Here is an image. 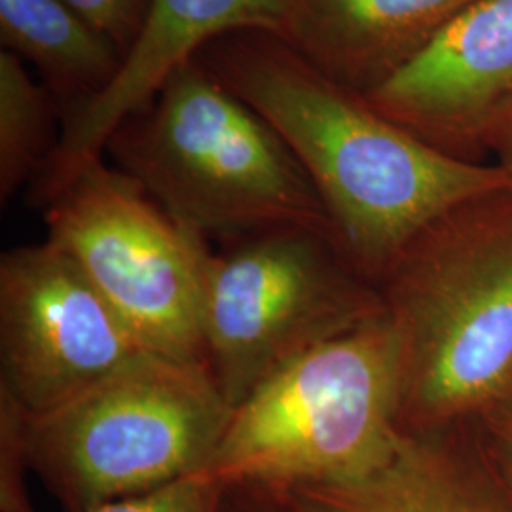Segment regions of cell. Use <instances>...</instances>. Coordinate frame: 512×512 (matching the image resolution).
<instances>
[{
	"mask_svg": "<svg viewBox=\"0 0 512 512\" xmlns=\"http://www.w3.org/2000/svg\"><path fill=\"white\" fill-rule=\"evenodd\" d=\"M198 59L285 139L340 245L376 287L435 220L512 186L503 167L450 156L385 118L285 38L232 33L205 46Z\"/></svg>",
	"mask_w": 512,
	"mask_h": 512,
	"instance_id": "cell-1",
	"label": "cell"
},
{
	"mask_svg": "<svg viewBox=\"0 0 512 512\" xmlns=\"http://www.w3.org/2000/svg\"><path fill=\"white\" fill-rule=\"evenodd\" d=\"M399 346V429L475 421L512 395V186L412 239L378 285Z\"/></svg>",
	"mask_w": 512,
	"mask_h": 512,
	"instance_id": "cell-2",
	"label": "cell"
},
{
	"mask_svg": "<svg viewBox=\"0 0 512 512\" xmlns=\"http://www.w3.org/2000/svg\"><path fill=\"white\" fill-rule=\"evenodd\" d=\"M105 152L205 239L226 243L287 226L332 230L285 139L198 57L112 133Z\"/></svg>",
	"mask_w": 512,
	"mask_h": 512,
	"instance_id": "cell-3",
	"label": "cell"
},
{
	"mask_svg": "<svg viewBox=\"0 0 512 512\" xmlns=\"http://www.w3.org/2000/svg\"><path fill=\"white\" fill-rule=\"evenodd\" d=\"M399 435V346L385 311L306 351L232 410L207 475L285 490L361 478Z\"/></svg>",
	"mask_w": 512,
	"mask_h": 512,
	"instance_id": "cell-4",
	"label": "cell"
},
{
	"mask_svg": "<svg viewBox=\"0 0 512 512\" xmlns=\"http://www.w3.org/2000/svg\"><path fill=\"white\" fill-rule=\"evenodd\" d=\"M207 366L141 351L54 410L31 416V467L65 512L207 471L232 416Z\"/></svg>",
	"mask_w": 512,
	"mask_h": 512,
	"instance_id": "cell-5",
	"label": "cell"
},
{
	"mask_svg": "<svg viewBox=\"0 0 512 512\" xmlns=\"http://www.w3.org/2000/svg\"><path fill=\"white\" fill-rule=\"evenodd\" d=\"M384 311L334 230L287 226L226 241L203 272L205 363L232 408L306 351Z\"/></svg>",
	"mask_w": 512,
	"mask_h": 512,
	"instance_id": "cell-6",
	"label": "cell"
},
{
	"mask_svg": "<svg viewBox=\"0 0 512 512\" xmlns=\"http://www.w3.org/2000/svg\"><path fill=\"white\" fill-rule=\"evenodd\" d=\"M42 213L48 239L73 256L143 351L207 366L202 298L209 239L103 158Z\"/></svg>",
	"mask_w": 512,
	"mask_h": 512,
	"instance_id": "cell-7",
	"label": "cell"
},
{
	"mask_svg": "<svg viewBox=\"0 0 512 512\" xmlns=\"http://www.w3.org/2000/svg\"><path fill=\"white\" fill-rule=\"evenodd\" d=\"M143 349L54 241L0 258V385L40 416L67 403Z\"/></svg>",
	"mask_w": 512,
	"mask_h": 512,
	"instance_id": "cell-8",
	"label": "cell"
},
{
	"mask_svg": "<svg viewBox=\"0 0 512 512\" xmlns=\"http://www.w3.org/2000/svg\"><path fill=\"white\" fill-rule=\"evenodd\" d=\"M293 14L294 0H147L141 29L109 88L63 112L57 147L27 188L29 203L44 211L82 169L103 158L112 133L213 40L241 31L287 38Z\"/></svg>",
	"mask_w": 512,
	"mask_h": 512,
	"instance_id": "cell-9",
	"label": "cell"
},
{
	"mask_svg": "<svg viewBox=\"0 0 512 512\" xmlns=\"http://www.w3.org/2000/svg\"><path fill=\"white\" fill-rule=\"evenodd\" d=\"M365 97L431 147L476 162L512 99V0H478Z\"/></svg>",
	"mask_w": 512,
	"mask_h": 512,
	"instance_id": "cell-10",
	"label": "cell"
},
{
	"mask_svg": "<svg viewBox=\"0 0 512 512\" xmlns=\"http://www.w3.org/2000/svg\"><path fill=\"white\" fill-rule=\"evenodd\" d=\"M471 425L399 429L387 458L365 476L277 492L294 512H512Z\"/></svg>",
	"mask_w": 512,
	"mask_h": 512,
	"instance_id": "cell-11",
	"label": "cell"
},
{
	"mask_svg": "<svg viewBox=\"0 0 512 512\" xmlns=\"http://www.w3.org/2000/svg\"><path fill=\"white\" fill-rule=\"evenodd\" d=\"M478 0H294L287 42L355 92L380 86Z\"/></svg>",
	"mask_w": 512,
	"mask_h": 512,
	"instance_id": "cell-12",
	"label": "cell"
},
{
	"mask_svg": "<svg viewBox=\"0 0 512 512\" xmlns=\"http://www.w3.org/2000/svg\"><path fill=\"white\" fill-rule=\"evenodd\" d=\"M0 44L37 71L61 112L105 92L124 63L116 42L63 0H0Z\"/></svg>",
	"mask_w": 512,
	"mask_h": 512,
	"instance_id": "cell-13",
	"label": "cell"
},
{
	"mask_svg": "<svg viewBox=\"0 0 512 512\" xmlns=\"http://www.w3.org/2000/svg\"><path fill=\"white\" fill-rule=\"evenodd\" d=\"M61 105L25 63L0 52V200L31 186L48 164L61 133Z\"/></svg>",
	"mask_w": 512,
	"mask_h": 512,
	"instance_id": "cell-14",
	"label": "cell"
},
{
	"mask_svg": "<svg viewBox=\"0 0 512 512\" xmlns=\"http://www.w3.org/2000/svg\"><path fill=\"white\" fill-rule=\"evenodd\" d=\"M29 412L0 385V512H37L27 490Z\"/></svg>",
	"mask_w": 512,
	"mask_h": 512,
	"instance_id": "cell-15",
	"label": "cell"
},
{
	"mask_svg": "<svg viewBox=\"0 0 512 512\" xmlns=\"http://www.w3.org/2000/svg\"><path fill=\"white\" fill-rule=\"evenodd\" d=\"M222 494L224 486L203 471L145 494L110 501L92 512H220Z\"/></svg>",
	"mask_w": 512,
	"mask_h": 512,
	"instance_id": "cell-16",
	"label": "cell"
},
{
	"mask_svg": "<svg viewBox=\"0 0 512 512\" xmlns=\"http://www.w3.org/2000/svg\"><path fill=\"white\" fill-rule=\"evenodd\" d=\"M128 54L145 18L147 0H63Z\"/></svg>",
	"mask_w": 512,
	"mask_h": 512,
	"instance_id": "cell-17",
	"label": "cell"
},
{
	"mask_svg": "<svg viewBox=\"0 0 512 512\" xmlns=\"http://www.w3.org/2000/svg\"><path fill=\"white\" fill-rule=\"evenodd\" d=\"M220 512H294L289 501L272 488L226 486Z\"/></svg>",
	"mask_w": 512,
	"mask_h": 512,
	"instance_id": "cell-18",
	"label": "cell"
},
{
	"mask_svg": "<svg viewBox=\"0 0 512 512\" xmlns=\"http://www.w3.org/2000/svg\"><path fill=\"white\" fill-rule=\"evenodd\" d=\"M476 425L482 429L490 446L512 469V395L486 410Z\"/></svg>",
	"mask_w": 512,
	"mask_h": 512,
	"instance_id": "cell-19",
	"label": "cell"
},
{
	"mask_svg": "<svg viewBox=\"0 0 512 512\" xmlns=\"http://www.w3.org/2000/svg\"><path fill=\"white\" fill-rule=\"evenodd\" d=\"M494 152L497 165L503 167L512 179V99L495 114L486 135V152Z\"/></svg>",
	"mask_w": 512,
	"mask_h": 512,
	"instance_id": "cell-20",
	"label": "cell"
}]
</instances>
